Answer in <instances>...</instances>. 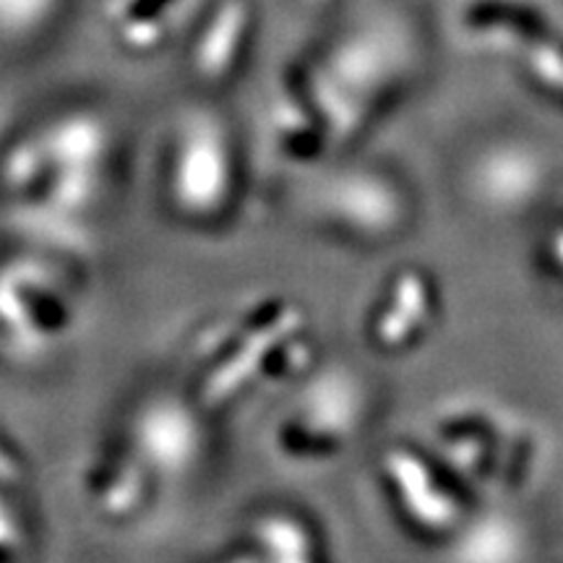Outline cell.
I'll return each mask as SVG.
<instances>
[{"label":"cell","mask_w":563,"mask_h":563,"mask_svg":"<svg viewBox=\"0 0 563 563\" xmlns=\"http://www.w3.org/2000/svg\"><path fill=\"white\" fill-rule=\"evenodd\" d=\"M391 470L394 475L399 477L407 506H410L415 517H418L426 527H446L449 519H452V506L446 504V498H443L441 493H435L431 488L426 470H422L412 456L405 454L391 456Z\"/></svg>","instance_id":"1"},{"label":"cell","mask_w":563,"mask_h":563,"mask_svg":"<svg viewBox=\"0 0 563 563\" xmlns=\"http://www.w3.org/2000/svg\"><path fill=\"white\" fill-rule=\"evenodd\" d=\"M217 563H262V559H256V555H249V553H241V555H228V559H222Z\"/></svg>","instance_id":"2"},{"label":"cell","mask_w":563,"mask_h":563,"mask_svg":"<svg viewBox=\"0 0 563 563\" xmlns=\"http://www.w3.org/2000/svg\"><path fill=\"white\" fill-rule=\"evenodd\" d=\"M555 253H559V258L563 262V232L559 238H555Z\"/></svg>","instance_id":"3"}]
</instances>
